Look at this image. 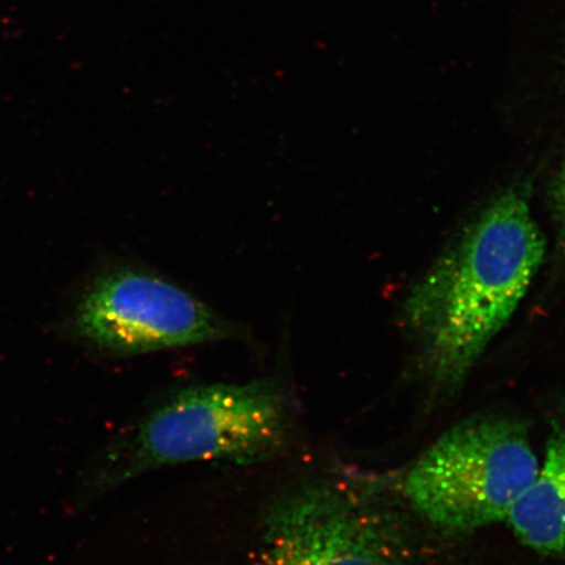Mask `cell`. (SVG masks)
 Returning a JSON list of instances; mask_svg holds the SVG:
<instances>
[{
	"mask_svg": "<svg viewBox=\"0 0 565 565\" xmlns=\"http://www.w3.org/2000/svg\"><path fill=\"white\" fill-rule=\"evenodd\" d=\"M76 328L97 349L139 355L225 341L236 323L158 275L122 267L103 275L77 309Z\"/></svg>",
	"mask_w": 565,
	"mask_h": 565,
	"instance_id": "277c9868",
	"label": "cell"
},
{
	"mask_svg": "<svg viewBox=\"0 0 565 565\" xmlns=\"http://www.w3.org/2000/svg\"><path fill=\"white\" fill-rule=\"evenodd\" d=\"M404 555L386 515L345 482L300 486L267 512L265 565H408Z\"/></svg>",
	"mask_w": 565,
	"mask_h": 565,
	"instance_id": "5b68a950",
	"label": "cell"
},
{
	"mask_svg": "<svg viewBox=\"0 0 565 565\" xmlns=\"http://www.w3.org/2000/svg\"><path fill=\"white\" fill-rule=\"evenodd\" d=\"M508 524L521 543L543 555L565 556V424L553 420L545 463L512 508Z\"/></svg>",
	"mask_w": 565,
	"mask_h": 565,
	"instance_id": "8992f818",
	"label": "cell"
},
{
	"mask_svg": "<svg viewBox=\"0 0 565 565\" xmlns=\"http://www.w3.org/2000/svg\"><path fill=\"white\" fill-rule=\"evenodd\" d=\"M540 470L525 424L486 414L451 427L409 470L405 493L422 518L449 532L507 521Z\"/></svg>",
	"mask_w": 565,
	"mask_h": 565,
	"instance_id": "3957f363",
	"label": "cell"
},
{
	"mask_svg": "<svg viewBox=\"0 0 565 565\" xmlns=\"http://www.w3.org/2000/svg\"><path fill=\"white\" fill-rule=\"evenodd\" d=\"M526 190L494 196L412 288L409 330L437 386L454 391L511 321L545 258Z\"/></svg>",
	"mask_w": 565,
	"mask_h": 565,
	"instance_id": "6da1fadb",
	"label": "cell"
},
{
	"mask_svg": "<svg viewBox=\"0 0 565 565\" xmlns=\"http://www.w3.org/2000/svg\"><path fill=\"white\" fill-rule=\"evenodd\" d=\"M550 204L562 242L565 244V154L550 186Z\"/></svg>",
	"mask_w": 565,
	"mask_h": 565,
	"instance_id": "52a82bcc",
	"label": "cell"
},
{
	"mask_svg": "<svg viewBox=\"0 0 565 565\" xmlns=\"http://www.w3.org/2000/svg\"><path fill=\"white\" fill-rule=\"evenodd\" d=\"M289 430L291 409L271 380L190 387L140 422L116 480L182 462L264 461L285 447Z\"/></svg>",
	"mask_w": 565,
	"mask_h": 565,
	"instance_id": "7a4b0ae2",
	"label": "cell"
}]
</instances>
